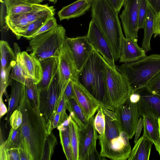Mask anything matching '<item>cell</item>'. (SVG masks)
<instances>
[{
  "instance_id": "1",
  "label": "cell",
  "mask_w": 160,
  "mask_h": 160,
  "mask_svg": "<svg viewBox=\"0 0 160 160\" xmlns=\"http://www.w3.org/2000/svg\"><path fill=\"white\" fill-rule=\"evenodd\" d=\"M22 115L20 126L22 144L32 160H41L46 138L48 135L47 122L39 109L34 108L29 101L24 89L18 108Z\"/></svg>"
},
{
  "instance_id": "2",
  "label": "cell",
  "mask_w": 160,
  "mask_h": 160,
  "mask_svg": "<svg viewBox=\"0 0 160 160\" xmlns=\"http://www.w3.org/2000/svg\"><path fill=\"white\" fill-rule=\"evenodd\" d=\"M108 64L101 54L94 49L78 72L77 82L86 89L101 106L114 110L107 86Z\"/></svg>"
},
{
  "instance_id": "3",
  "label": "cell",
  "mask_w": 160,
  "mask_h": 160,
  "mask_svg": "<svg viewBox=\"0 0 160 160\" xmlns=\"http://www.w3.org/2000/svg\"><path fill=\"white\" fill-rule=\"evenodd\" d=\"M92 19L97 24L111 48L115 61L119 60L124 37L118 12L108 0H93Z\"/></svg>"
},
{
  "instance_id": "4",
  "label": "cell",
  "mask_w": 160,
  "mask_h": 160,
  "mask_svg": "<svg viewBox=\"0 0 160 160\" xmlns=\"http://www.w3.org/2000/svg\"><path fill=\"white\" fill-rule=\"evenodd\" d=\"M116 69L125 77L131 93L144 87L160 71V55L153 54L137 61L116 66Z\"/></svg>"
},
{
  "instance_id": "5",
  "label": "cell",
  "mask_w": 160,
  "mask_h": 160,
  "mask_svg": "<svg viewBox=\"0 0 160 160\" xmlns=\"http://www.w3.org/2000/svg\"><path fill=\"white\" fill-rule=\"evenodd\" d=\"M66 31L58 25L51 30L30 40L27 51L40 61L54 57L58 58L65 44Z\"/></svg>"
},
{
  "instance_id": "6",
  "label": "cell",
  "mask_w": 160,
  "mask_h": 160,
  "mask_svg": "<svg viewBox=\"0 0 160 160\" xmlns=\"http://www.w3.org/2000/svg\"><path fill=\"white\" fill-rule=\"evenodd\" d=\"M98 139L102 158L112 160L128 159L132 150L129 139L125 132L122 131L119 134L107 137L99 134Z\"/></svg>"
},
{
  "instance_id": "7",
  "label": "cell",
  "mask_w": 160,
  "mask_h": 160,
  "mask_svg": "<svg viewBox=\"0 0 160 160\" xmlns=\"http://www.w3.org/2000/svg\"><path fill=\"white\" fill-rule=\"evenodd\" d=\"M106 82L111 104L115 109L127 100L131 93V89L124 76L108 64Z\"/></svg>"
},
{
  "instance_id": "8",
  "label": "cell",
  "mask_w": 160,
  "mask_h": 160,
  "mask_svg": "<svg viewBox=\"0 0 160 160\" xmlns=\"http://www.w3.org/2000/svg\"><path fill=\"white\" fill-rule=\"evenodd\" d=\"M122 131L125 132L129 139L135 134L137 126L141 117L137 103L127 100L113 110Z\"/></svg>"
},
{
  "instance_id": "9",
  "label": "cell",
  "mask_w": 160,
  "mask_h": 160,
  "mask_svg": "<svg viewBox=\"0 0 160 160\" xmlns=\"http://www.w3.org/2000/svg\"><path fill=\"white\" fill-rule=\"evenodd\" d=\"M61 92L57 72L48 88L40 91L39 110L47 122L56 112Z\"/></svg>"
},
{
  "instance_id": "10",
  "label": "cell",
  "mask_w": 160,
  "mask_h": 160,
  "mask_svg": "<svg viewBox=\"0 0 160 160\" xmlns=\"http://www.w3.org/2000/svg\"><path fill=\"white\" fill-rule=\"evenodd\" d=\"M140 0H125L124 8L120 15L127 38L138 39V8Z\"/></svg>"
},
{
  "instance_id": "11",
  "label": "cell",
  "mask_w": 160,
  "mask_h": 160,
  "mask_svg": "<svg viewBox=\"0 0 160 160\" xmlns=\"http://www.w3.org/2000/svg\"><path fill=\"white\" fill-rule=\"evenodd\" d=\"M86 36L94 49L101 54L110 66L116 68L115 60L109 43L97 24L92 19L90 22Z\"/></svg>"
},
{
  "instance_id": "12",
  "label": "cell",
  "mask_w": 160,
  "mask_h": 160,
  "mask_svg": "<svg viewBox=\"0 0 160 160\" xmlns=\"http://www.w3.org/2000/svg\"><path fill=\"white\" fill-rule=\"evenodd\" d=\"M65 43L70 50L76 69L79 72L94 49L86 36L72 38L67 37Z\"/></svg>"
},
{
  "instance_id": "13",
  "label": "cell",
  "mask_w": 160,
  "mask_h": 160,
  "mask_svg": "<svg viewBox=\"0 0 160 160\" xmlns=\"http://www.w3.org/2000/svg\"><path fill=\"white\" fill-rule=\"evenodd\" d=\"M78 72L70 50L65 43L58 58V73L61 91L70 80L77 82Z\"/></svg>"
},
{
  "instance_id": "14",
  "label": "cell",
  "mask_w": 160,
  "mask_h": 160,
  "mask_svg": "<svg viewBox=\"0 0 160 160\" xmlns=\"http://www.w3.org/2000/svg\"><path fill=\"white\" fill-rule=\"evenodd\" d=\"M135 91L140 96L137 106L141 117L145 115L160 118V96L153 93L146 87Z\"/></svg>"
},
{
  "instance_id": "15",
  "label": "cell",
  "mask_w": 160,
  "mask_h": 160,
  "mask_svg": "<svg viewBox=\"0 0 160 160\" xmlns=\"http://www.w3.org/2000/svg\"><path fill=\"white\" fill-rule=\"evenodd\" d=\"M94 116L89 119L84 127L78 128V160H86L89 151L96 147L98 135L94 126Z\"/></svg>"
},
{
  "instance_id": "16",
  "label": "cell",
  "mask_w": 160,
  "mask_h": 160,
  "mask_svg": "<svg viewBox=\"0 0 160 160\" xmlns=\"http://www.w3.org/2000/svg\"><path fill=\"white\" fill-rule=\"evenodd\" d=\"M73 86L75 98L89 120L94 116L101 105L86 89L77 82H73Z\"/></svg>"
},
{
  "instance_id": "17",
  "label": "cell",
  "mask_w": 160,
  "mask_h": 160,
  "mask_svg": "<svg viewBox=\"0 0 160 160\" xmlns=\"http://www.w3.org/2000/svg\"><path fill=\"white\" fill-rule=\"evenodd\" d=\"M138 40L125 37L123 38L119 59V62H132L147 56L145 51L138 45Z\"/></svg>"
},
{
  "instance_id": "18",
  "label": "cell",
  "mask_w": 160,
  "mask_h": 160,
  "mask_svg": "<svg viewBox=\"0 0 160 160\" xmlns=\"http://www.w3.org/2000/svg\"><path fill=\"white\" fill-rule=\"evenodd\" d=\"M21 59L24 72L27 78L32 79L36 84L41 81L42 69L40 61L27 52H22Z\"/></svg>"
},
{
  "instance_id": "19",
  "label": "cell",
  "mask_w": 160,
  "mask_h": 160,
  "mask_svg": "<svg viewBox=\"0 0 160 160\" xmlns=\"http://www.w3.org/2000/svg\"><path fill=\"white\" fill-rule=\"evenodd\" d=\"M93 0H77L63 7L58 12L60 21L79 17L91 8Z\"/></svg>"
},
{
  "instance_id": "20",
  "label": "cell",
  "mask_w": 160,
  "mask_h": 160,
  "mask_svg": "<svg viewBox=\"0 0 160 160\" xmlns=\"http://www.w3.org/2000/svg\"><path fill=\"white\" fill-rule=\"evenodd\" d=\"M7 15L20 14L46 8L47 4L32 3L26 0H4Z\"/></svg>"
},
{
  "instance_id": "21",
  "label": "cell",
  "mask_w": 160,
  "mask_h": 160,
  "mask_svg": "<svg viewBox=\"0 0 160 160\" xmlns=\"http://www.w3.org/2000/svg\"><path fill=\"white\" fill-rule=\"evenodd\" d=\"M42 69V76L38 84L41 90L47 89L58 72V58H48L40 61Z\"/></svg>"
},
{
  "instance_id": "22",
  "label": "cell",
  "mask_w": 160,
  "mask_h": 160,
  "mask_svg": "<svg viewBox=\"0 0 160 160\" xmlns=\"http://www.w3.org/2000/svg\"><path fill=\"white\" fill-rule=\"evenodd\" d=\"M153 142L143 135L135 143L128 160H148Z\"/></svg>"
},
{
  "instance_id": "23",
  "label": "cell",
  "mask_w": 160,
  "mask_h": 160,
  "mask_svg": "<svg viewBox=\"0 0 160 160\" xmlns=\"http://www.w3.org/2000/svg\"><path fill=\"white\" fill-rule=\"evenodd\" d=\"M10 85L11 91L8 99V111L5 118V127L7 128L9 124V119L13 111L17 109L20 101L22 93L25 89V84L12 80Z\"/></svg>"
},
{
  "instance_id": "24",
  "label": "cell",
  "mask_w": 160,
  "mask_h": 160,
  "mask_svg": "<svg viewBox=\"0 0 160 160\" xmlns=\"http://www.w3.org/2000/svg\"><path fill=\"white\" fill-rule=\"evenodd\" d=\"M143 135L149 139L154 144L158 152L160 146V132L158 119L143 115Z\"/></svg>"
},
{
  "instance_id": "25",
  "label": "cell",
  "mask_w": 160,
  "mask_h": 160,
  "mask_svg": "<svg viewBox=\"0 0 160 160\" xmlns=\"http://www.w3.org/2000/svg\"><path fill=\"white\" fill-rule=\"evenodd\" d=\"M72 119L70 115L58 126L57 129L63 151L68 160H73L70 139L69 124Z\"/></svg>"
},
{
  "instance_id": "26",
  "label": "cell",
  "mask_w": 160,
  "mask_h": 160,
  "mask_svg": "<svg viewBox=\"0 0 160 160\" xmlns=\"http://www.w3.org/2000/svg\"><path fill=\"white\" fill-rule=\"evenodd\" d=\"M155 13L148 4V11L143 28L144 34L142 48L145 51L151 50L150 41L153 34L154 19Z\"/></svg>"
},
{
  "instance_id": "27",
  "label": "cell",
  "mask_w": 160,
  "mask_h": 160,
  "mask_svg": "<svg viewBox=\"0 0 160 160\" xmlns=\"http://www.w3.org/2000/svg\"><path fill=\"white\" fill-rule=\"evenodd\" d=\"M67 108L79 128H83L88 123L89 120L75 98L67 100Z\"/></svg>"
},
{
  "instance_id": "28",
  "label": "cell",
  "mask_w": 160,
  "mask_h": 160,
  "mask_svg": "<svg viewBox=\"0 0 160 160\" xmlns=\"http://www.w3.org/2000/svg\"><path fill=\"white\" fill-rule=\"evenodd\" d=\"M14 52L16 56V63L12 67L10 73L8 84L10 85L12 80H15L25 84L28 78L25 76L22 64L21 55L22 52L18 45L14 44Z\"/></svg>"
},
{
  "instance_id": "29",
  "label": "cell",
  "mask_w": 160,
  "mask_h": 160,
  "mask_svg": "<svg viewBox=\"0 0 160 160\" xmlns=\"http://www.w3.org/2000/svg\"><path fill=\"white\" fill-rule=\"evenodd\" d=\"M26 95L32 107L39 109V98L41 90L38 84L31 79L28 78L25 84Z\"/></svg>"
},
{
  "instance_id": "30",
  "label": "cell",
  "mask_w": 160,
  "mask_h": 160,
  "mask_svg": "<svg viewBox=\"0 0 160 160\" xmlns=\"http://www.w3.org/2000/svg\"><path fill=\"white\" fill-rule=\"evenodd\" d=\"M0 51L1 68L15 65L16 58L15 52L7 41H0Z\"/></svg>"
},
{
  "instance_id": "31",
  "label": "cell",
  "mask_w": 160,
  "mask_h": 160,
  "mask_svg": "<svg viewBox=\"0 0 160 160\" xmlns=\"http://www.w3.org/2000/svg\"><path fill=\"white\" fill-rule=\"evenodd\" d=\"M52 17L47 16L40 18L21 28L14 34L18 39H20L22 37L27 38L35 33L49 18Z\"/></svg>"
},
{
  "instance_id": "32",
  "label": "cell",
  "mask_w": 160,
  "mask_h": 160,
  "mask_svg": "<svg viewBox=\"0 0 160 160\" xmlns=\"http://www.w3.org/2000/svg\"><path fill=\"white\" fill-rule=\"evenodd\" d=\"M70 139L73 160L79 159V137L78 126L72 118L69 124Z\"/></svg>"
},
{
  "instance_id": "33",
  "label": "cell",
  "mask_w": 160,
  "mask_h": 160,
  "mask_svg": "<svg viewBox=\"0 0 160 160\" xmlns=\"http://www.w3.org/2000/svg\"><path fill=\"white\" fill-rule=\"evenodd\" d=\"M58 143L57 138L52 132L48 135L45 141L41 160L51 159Z\"/></svg>"
},
{
  "instance_id": "34",
  "label": "cell",
  "mask_w": 160,
  "mask_h": 160,
  "mask_svg": "<svg viewBox=\"0 0 160 160\" xmlns=\"http://www.w3.org/2000/svg\"><path fill=\"white\" fill-rule=\"evenodd\" d=\"M22 142L21 132L20 127L17 129L11 128L8 138L4 142L6 148L8 149L18 148Z\"/></svg>"
},
{
  "instance_id": "35",
  "label": "cell",
  "mask_w": 160,
  "mask_h": 160,
  "mask_svg": "<svg viewBox=\"0 0 160 160\" xmlns=\"http://www.w3.org/2000/svg\"><path fill=\"white\" fill-rule=\"evenodd\" d=\"M68 116L66 112L55 113L51 119L47 122L46 128L48 134L52 132L54 129L61 124Z\"/></svg>"
},
{
  "instance_id": "36",
  "label": "cell",
  "mask_w": 160,
  "mask_h": 160,
  "mask_svg": "<svg viewBox=\"0 0 160 160\" xmlns=\"http://www.w3.org/2000/svg\"><path fill=\"white\" fill-rule=\"evenodd\" d=\"M94 124L97 132L100 135L103 134L105 131V120L102 106H100L94 117Z\"/></svg>"
},
{
  "instance_id": "37",
  "label": "cell",
  "mask_w": 160,
  "mask_h": 160,
  "mask_svg": "<svg viewBox=\"0 0 160 160\" xmlns=\"http://www.w3.org/2000/svg\"><path fill=\"white\" fill-rule=\"evenodd\" d=\"M58 25L56 19L54 16L51 17L35 33L27 39L30 40L40 34L51 30Z\"/></svg>"
},
{
  "instance_id": "38",
  "label": "cell",
  "mask_w": 160,
  "mask_h": 160,
  "mask_svg": "<svg viewBox=\"0 0 160 160\" xmlns=\"http://www.w3.org/2000/svg\"><path fill=\"white\" fill-rule=\"evenodd\" d=\"M14 65H11L4 68H1L0 95H3L6 88L8 86L10 72Z\"/></svg>"
},
{
  "instance_id": "39",
  "label": "cell",
  "mask_w": 160,
  "mask_h": 160,
  "mask_svg": "<svg viewBox=\"0 0 160 160\" xmlns=\"http://www.w3.org/2000/svg\"><path fill=\"white\" fill-rule=\"evenodd\" d=\"M148 6V4L146 0H140L138 17L139 29L143 28L147 13Z\"/></svg>"
},
{
  "instance_id": "40",
  "label": "cell",
  "mask_w": 160,
  "mask_h": 160,
  "mask_svg": "<svg viewBox=\"0 0 160 160\" xmlns=\"http://www.w3.org/2000/svg\"><path fill=\"white\" fill-rule=\"evenodd\" d=\"M154 94L160 96V71L144 87Z\"/></svg>"
},
{
  "instance_id": "41",
  "label": "cell",
  "mask_w": 160,
  "mask_h": 160,
  "mask_svg": "<svg viewBox=\"0 0 160 160\" xmlns=\"http://www.w3.org/2000/svg\"><path fill=\"white\" fill-rule=\"evenodd\" d=\"M22 113L18 109L14 110L12 113L9 119V124L11 128L17 129L21 125L22 122Z\"/></svg>"
},
{
  "instance_id": "42",
  "label": "cell",
  "mask_w": 160,
  "mask_h": 160,
  "mask_svg": "<svg viewBox=\"0 0 160 160\" xmlns=\"http://www.w3.org/2000/svg\"><path fill=\"white\" fill-rule=\"evenodd\" d=\"M62 91L63 92L67 100L72 98H75L73 82L72 80L69 81Z\"/></svg>"
},
{
  "instance_id": "43",
  "label": "cell",
  "mask_w": 160,
  "mask_h": 160,
  "mask_svg": "<svg viewBox=\"0 0 160 160\" xmlns=\"http://www.w3.org/2000/svg\"><path fill=\"white\" fill-rule=\"evenodd\" d=\"M67 109V100L63 94V92L62 91L55 113L66 112Z\"/></svg>"
},
{
  "instance_id": "44",
  "label": "cell",
  "mask_w": 160,
  "mask_h": 160,
  "mask_svg": "<svg viewBox=\"0 0 160 160\" xmlns=\"http://www.w3.org/2000/svg\"><path fill=\"white\" fill-rule=\"evenodd\" d=\"M7 160H20L18 148L7 149Z\"/></svg>"
},
{
  "instance_id": "45",
  "label": "cell",
  "mask_w": 160,
  "mask_h": 160,
  "mask_svg": "<svg viewBox=\"0 0 160 160\" xmlns=\"http://www.w3.org/2000/svg\"><path fill=\"white\" fill-rule=\"evenodd\" d=\"M153 30L154 37L160 35V11L158 13L155 14Z\"/></svg>"
},
{
  "instance_id": "46",
  "label": "cell",
  "mask_w": 160,
  "mask_h": 160,
  "mask_svg": "<svg viewBox=\"0 0 160 160\" xmlns=\"http://www.w3.org/2000/svg\"><path fill=\"white\" fill-rule=\"evenodd\" d=\"M19 150L20 160H32L30 155L22 143Z\"/></svg>"
},
{
  "instance_id": "47",
  "label": "cell",
  "mask_w": 160,
  "mask_h": 160,
  "mask_svg": "<svg viewBox=\"0 0 160 160\" xmlns=\"http://www.w3.org/2000/svg\"><path fill=\"white\" fill-rule=\"evenodd\" d=\"M143 128V119L142 116L141 117L138 121L135 133L134 142H136L139 139L142 129Z\"/></svg>"
},
{
  "instance_id": "48",
  "label": "cell",
  "mask_w": 160,
  "mask_h": 160,
  "mask_svg": "<svg viewBox=\"0 0 160 160\" xmlns=\"http://www.w3.org/2000/svg\"><path fill=\"white\" fill-rule=\"evenodd\" d=\"M155 14L160 11V0H146Z\"/></svg>"
},
{
  "instance_id": "49",
  "label": "cell",
  "mask_w": 160,
  "mask_h": 160,
  "mask_svg": "<svg viewBox=\"0 0 160 160\" xmlns=\"http://www.w3.org/2000/svg\"><path fill=\"white\" fill-rule=\"evenodd\" d=\"M118 12L123 6L125 0H108Z\"/></svg>"
},
{
  "instance_id": "50",
  "label": "cell",
  "mask_w": 160,
  "mask_h": 160,
  "mask_svg": "<svg viewBox=\"0 0 160 160\" xmlns=\"http://www.w3.org/2000/svg\"><path fill=\"white\" fill-rule=\"evenodd\" d=\"M2 97V95H0V117L1 118L5 114L7 113L8 111V109L3 102Z\"/></svg>"
},
{
  "instance_id": "51",
  "label": "cell",
  "mask_w": 160,
  "mask_h": 160,
  "mask_svg": "<svg viewBox=\"0 0 160 160\" xmlns=\"http://www.w3.org/2000/svg\"><path fill=\"white\" fill-rule=\"evenodd\" d=\"M4 142H1L0 144V160H7V149L5 146Z\"/></svg>"
},
{
  "instance_id": "52",
  "label": "cell",
  "mask_w": 160,
  "mask_h": 160,
  "mask_svg": "<svg viewBox=\"0 0 160 160\" xmlns=\"http://www.w3.org/2000/svg\"><path fill=\"white\" fill-rule=\"evenodd\" d=\"M128 98L132 102L137 103L139 100L140 96L138 92L135 91L130 94Z\"/></svg>"
},
{
  "instance_id": "53",
  "label": "cell",
  "mask_w": 160,
  "mask_h": 160,
  "mask_svg": "<svg viewBox=\"0 0 160 160\" xmlns=\"http://www.w3.org/2000/svg\"><path fill=\"white\" fill-rule=\"evenodd\" d=\"M28 1L31 2L32 3L37 4H40L41 2H43L44 1H48L51 2L50 0H26Z\"/></svg>"
},
{
  "instance_id": "54",
  "label": "cell",
  "mask_w": 160,
  "mask_h": 160,
  "mask_svg": "<svg viewBox=\"0 0 160 160\" xmlns=\"http://www.w3.org/2000/svg\"><path fill=\"white\" fill-rule=\"evenodd\" d=\"M158 123H159V132H160V118L158 119ZM158 152L159 153V154L160 156V148H159V150Z\"/></svg>"
},
{
  "instance_id": "55",
  "label": "cell",
  "mask_w": 160,
  "mask_h": 160,
  "mask_svg": "<svg viewBox=\"0 0 160 160\" xmlns=\"http://www.w3.org/2000/svg\"><path fill=\"white\" fill-rule=\"evenodd\" d=\"M51 0V2H54V3L55 2V0Z\"/></svg>"
},
{
  "instance_id": "56",
  "label": "cell",
  "mask_w": 160,
  "mask_h": 160,
  "mask_svg": "<svg viewBox=\"0 0 160 160\" xmlns=\"http://www.w3.org/2000/svg\"><path fill=\"white\" fill-rule=\"evenodd\" d=\"M57 0H55V2L54 3H56L57 2Z\"/></svg>"
}]
</instances>
